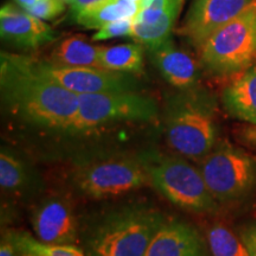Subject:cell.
<instances>
[{"instance_id": "11", "label": "cell", "mask_w": 256, "mask_h": 256, "mask_svg": "<svg viewBox=\"0 0 256 256\" xmlns=\"http://www.w3.org/2000/svg\"><path fill=\"white\" fill-rule=\"evenodd\" d=\"M37 238L51 244H75L78 224L72 204L60 197H50L38 206L32 216Z\"/></svg>"}, {"instance_id": "28", "label": "cell", "mask_w": 256, "mask_h": 256, "mask_svg": "<svg viewBox=\"0 0 256 256\" xmlns=\"http://www.w3.org/2000/svg\"><path fill=\"white\" fill-rule=\"evenodd\" d=\"M249 138H250L252 140H254V142H256V127L252 128V130H250V132L248 133Z\"/></svg>"}, {"instance_id": "14", "label": "cell", "mask_w": 256, "mask_h": 256, "mask_svg": "<svg viewBox=\"0 0 256 256\" xmlns=\"http://www.w3.org/2000/svg\"><path fill=\"white\" fill-rule=\"evenodd\" d=\"M150 57L162 78L172 87L180 90H192L200 80V69L194 60L178 49L170 38L160 46L148 49Z\"/></svg>"}, {"instance_id": "22", "label": "cell", "mask_w": 256, "mask_h": 256, "mask_svg": "<svg viewBox=\"0 0 256 256\" xmlns=\"http://www.w3.org/2000/svg\"><path fill=\"white\" fill-rule=\"evenodd\" d=\"M133 30V18H124L112 22L94 34L92 40H107L116 37H130Z\"/></svg>"}, {"instance_id": "30", "label": "cell", "mask_w": 256, "mask_h": 256, "mask_svg": "<svg viewBox=\"0 0 256 256\" xmlns=\"http://www.w3.org/2000/svg\"><path fill=\"white\" fill-rule=\"evenodd\" d=\"M68 2H69V0H66V4H68Z\"/></svg>"}, {"instance_id": "25", "label": "cell", "mask_w": 256, "mask_h": 256, "mask_svg": "<svg viewBox=\"0 0 256 256\" xmlns=\"http://www.w3.org/2000/svg\"><path fill=\"white\" fill-rule=\"evenodd\" d=\"M104 2H107V0H69L68 4L70 6V12H72V17L75 19L80 14L84 12L86 10Z\"/></svg>"}, {"instance_id": "19", "label": "cell", "mask_w": 256, "mask_h": 256, "mask_svg": "<svg viewBox=\"0 0 256 256\" xmlns=\"http://www.w3.org/2000/svg\"><path fill=\"white\" fill-rule=\"evenodd\" d=\"M102 69L124 74H140L144 70V46L122 44L112 48L102 46Z\"/></svg>"}, {"instance_id": "18", "label": "cell", "mask_w": 256, "mask_h": 256, "mask_svg": "<svg viewBox=\"0 0 256 256\" xmlns=\"http://www.w3.org/2000/svg\"><path fill=\"white\" fill-rule=\"evenodd\" d=\"M34 185V172L28 165L8 147L0 152V186L12 194H23Z\"/></svg>"}, {"instance_id": "15", "label": "cell", "mask_w": 256, "mask_h": 256, "mask_svg": "<svg viewBox=\"0 0 256 256\" xmlns=\"http://www.w3.org/2000/svg\"><path fill=\"white\" fill-rule=\"evenodd\" d=\"M222 101L230 116L256 127V66L240 74L226 86Z\"/></svg>"}, {"instance_id": "21", "label": "cell", "mask_w": 256, "mask_h": 256, "mask_svg": "<svg viewBox=\"0 0 256 256\" xmlns=\"http://www.w3.org/2000/svg\"><path fill=\"white\" fill-rule=\"evenodd\" d=\"M208 247L212 256H249L242 240L222 224L212 226L208 232Z\"/></svg>"}, {"instance_id": "27", "label": "cell", "mask_w": 256, "mask_h": 256, "mask_svg": "<svg viewBox=\"0 0 256 256\" xmlns=\"http://www.w3.org/2000/svg\"><path fill=\"white\" fill-rule=\"evenodd\" d=\"M14 2L18 6H20L22 8L28 10V8H30L31 6H34V4H36L38 0H14Z\"/></svg>"}, {"instance_id": "10", "label": "cell", "mask_w": 256, "mask_h": 256, "mask_svg": "<svg viewBox=\"0 0 256 256\" xmlns=\"http://www.w3.org/2000/svg\"><path fill=\"white\" fill-rule=\"evenodd\" d=\"M255 0H194L182 34L197 49L214 32L238 18Z\"/></svg>"}, {"instance_id": "29", "label": "cell", "mask_w": 256, "mask_h": 256, "mask_svg": "<svg viewBox=\"0 0 256 256\" xmlns=\"http://www.w3.org/2000/svg\"><path fill=\"white\" fill-rule=\"evenodd\" d=\"M126 2H138V4H140V2H142V0H126Z\"/></svg>"}, {"instance_id": "8", "label": "cell", "mask_w": 256, "mask_h": 256, "mask_svg": "<svg viewBox=\"0 0 256 256\" xmlns=\"http://www.w3.org/2000/svg\"><path fill=\"white\" fill-rule=\"evenodd\" d=\"M76 186L94 200L122 196L150 183L145 165L127 158H110L88 162L76 170Z\"/></svg>"}, {"instance_id": "4", "label": "cell", "mask_w": 256, "mask_h": 256, "mask_svg": "<svg viewBox=\"0 0 256 256\" xmlns=\"http://www.w3.org/2000/svg\"><path fill=\"white\" fill-rule=\"evenodd\" d=\"M168 146L188 158H204L212 151L217 128L210 106L190 90L170 102L165 119Z\"/></svg>"}, {"instance_id": "1", "label": "cell", "mask_w": 256, "mask_h": 256, "mask_svg": "<svg viewBox=\"0 0 256 256\" xmlns=\"http://www.w3.org/2000/svg\"><path fill=\"white\" fill-rule=\"evenodd\" d=\"M0 89L2 104L16 119L40 130L72 132L78 95L32 69L26 56L2 54Z\"/></svg>"}, {"instance_id": "5", "label": "cell", "mask_w": 256, "mask_h": 256, "mask_svg": "<svg viewBox=\"0 0 256 256\" xmlns=\"http://www.w3.org/2000/svg\"><path fill=\"white\" fill-rule=\"evenodd\" d=\"M78 119L72 132H87L124 122H151L158 118V104L138 92L78 95Z\"/></svg>"}, {"instance_id": "7", "label": "cell", "mask_w": 256, "mask_h": 256, "mask_svg": "<svg viewBox=\"0 0 256 256\" xmlns=\"http://www.w3.org/2000/svg\"><path fill=\"white\" fill-rule=\"evenodd\" d=\"M200 172L216 200H236L256 184V160L232 146H220L204 156Z\"/></svg>"}, {"instance_id": "23", "label": "cell", "mask_w": 256, "mask_h": 256, "mask_svg": "<svg viewBox=\"0 0 256 256\" xmlns=\"http://www.w3.org/2000/svg\"><path fill=\"white\" fill-rule=\"evenodd\" d=\"M66 0H38L36 4L26 11L34 17L50 20L66 11Z\"/></svg>"}, {"instance_id": "3", "label": "cell", "mask_w": 256, "mask_h": 256, "mask_svg": "<svg viewBox=\"0 0 256 256\" xmlns=\"http://www.w3.org/2000/svg\"><path fill=\"white\" fill-rule=\"evenodd\" d=\"M202 66L216 76L240 75L256 63V0L214 32L200 49Z\"/></svg>"}, {"instance_id": "20", "label": "cell", "mask_w": 256, "mask_h": 256, "mask_svg": "<svg viewBox=\"0 0 256 256\" xmlns=\"http://www.w3.org/2000/svg\"><path fill=\"white\" fill-rule=\"evenodd\" d=\"M6 235L22 254L28 256H87L84 250L74 244H51L34 238L28 232H12Z\"/></svg>"}, {"instance_id": "16", "label": "cell", "mask_w": 256, "mask_h": 256, "mask_svg": "<svg viewBox=\"0 0 256 256\" xmlns=\"http://www.w3.org/2000/svg\"><path fill=\"white\" fill-rule=\"evenodd\" d=\"M101 49L102 46H92L84 37L72 36L60 42L46 60L72 68L102 69Z\"/></svg>"}, {"instance_id": "13", "label": "cell", "mask_w": 256, "mask_h": 256, "mask_svg": "<svg viewBox=\"0 0 256 256\" xmlns=\"http://www.w3.org/2000/svg\"><path fill=\"white\" fill-rule=\"evenodd\" d=\"M144 256H209L198 230L180 220H165Z\"/></svg>"}, {"instance_id": "24", "label": "cell", "mask_w": 256, "mask_h": 256, "mask_svg": "<svg viewBox=\"0 0 256 256\" xmlns=\"http://www.w3.org/2000/svg\"><path fill=\"white\" fill-rule=\"evenodd\" d=\"M241 240L248 249L249 256H256V224H252L243 230Z\"/></svg>"}, {"instance_id": "12", "label": "cell", "mask_w": 256, "mask_h": 256, "mask_svg": "<svg viewBox=\"0 0 256 256\" xmlns=\"http://www.w3.org/2000/svg\"><path fill=\"white\" fill-rule=\"evenodd\" d=\"M0 34L5 42L23 49H38L56 40L52 28L17 4L0 10Z\"/></svg>"}, {"instance_id": "6", "label": "cell", "mask_w": 256, "mask_h": 256, "mask_svg": "<svg viewBox=\"0 0 256 256\" xmlns=\"http://www.w3.org/2000/svg\"><path fill=\"white\" fill-rule=\"evenodd\" d=\"M145 168L150 183L174 206L194 212L216 209V200L208 188L200 170L185 160L166 156Z\"/></svg>"}, {"instance_id": "2", "label": "cell", "mask_w": 256, "mask_h": 256, "mask_svg": "<svg viewBox=\"0 0 256 256\" xmlns=\"http://www.w3.org/2000/svg\"><path fill=\"white\" fill-rule=\"evenodd\" d=\"M165 216L146 206H130L107 214L88 230L87 256H144Z\"/></svg>"}, {"instance_id": "26", "label": "cell", "mask_w": 256, "mask_h": 256, "mask_svg": "<svg viewBox=\"0 0 256 256\" xmlns=\"http://www.w3.org/2000/svg\"><path fill=\"white\" fill-rule=\"evenodd\" d=\"M0 256H23V254L16 248L8 236L5 235L2 238V244H0Z\"/></svg>"}, {"instance_id": "9", "label": "cell", "mask_w": 256, "mask_h": 256, "mask_svg": "<svg viewBox=\"0 0 256 256\" xmlns=\"http://www.w3.org/2000/svg\"><path fill=\"white\" fill-rule=\"evenodd\" d=\"M28 60L32 69L78 95L138 92L139 89V83L132 74L63 66L46 60H36L32 57H28Z\"/></svg>"}, {"instance_id": "17", "label": "cell", "mask_w": 256, "mask_h": 256, "mask_svg": "<svg viewBox=\"0 0 256 256\" xmlns=\"http://www.w3.org/2000/svg\"><path fill=\"white\" fill-rule=\"evenodd\" d=\"M140 10V4L130 2L126 0H107L84 12L75 18V22L88 30H100L112 22L124 18H134Z\"/></svg>"}]
</instances>
